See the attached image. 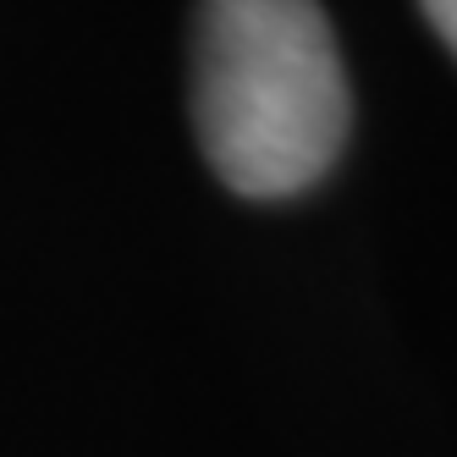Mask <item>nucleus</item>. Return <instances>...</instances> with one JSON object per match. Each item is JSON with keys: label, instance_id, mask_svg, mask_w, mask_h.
Listing matches in <instances>:
<instances>
[{"label": "nucleus", "instance_id": "f257e3e1", "mask_svg": "<svg viewBox=\"0 0 457 457\" xmlns=\"http://www.w3.org/2000/svg\"><path fill=\"white\" fill-rule=\"evenodd\" d=\"M347 127L353 94L320 0H199L193 133L232 193H309L337 166Z\"/></svg>", "mask_w": 457, "mask_h": 457}, {"label": "nucleus", "instance_id": "f03ea898", "mask_svg": "<svg viewBox=\"0 0 457 457\" xmlns=\"http://www.w3.org/2000/svg\"><path fill=\"white\" fill-rule=\"evenodd\" d=\"M419 12L430 17V28L446 39V50L457 55V0H419Z\"/></svg>", "mask_w": 457, "mask_h": 457}]
</instances>
